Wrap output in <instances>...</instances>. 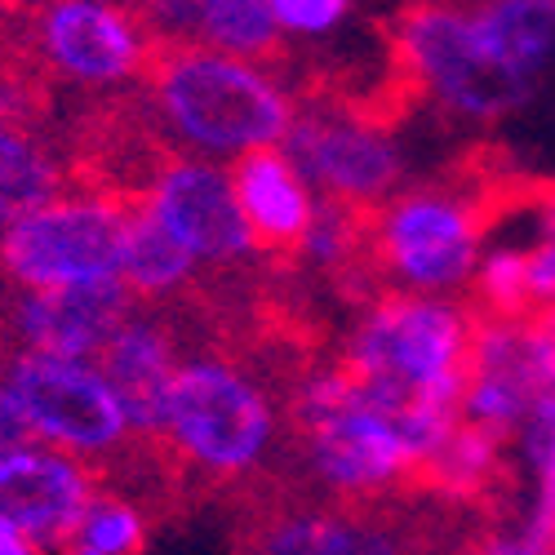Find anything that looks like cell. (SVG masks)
Returning <instances> with one entry per match:
<instances>
[{
  "mask_svg": "<svg viewBox=\"0 0 555 555\" xmlns=\"http://www.w3.org/2000/svg\"><path fill=\"white\" fill-rule=\"evenodd\" d=\"M156 99L169 125L209 152H262L289 133V103L262 72L214 50H173L156 67Z\"/></svg>",
  "mask_w": 555,
  "mask_h": 555,
  "instance_id": "6da1fadb",
  "label": "cell"
},
{
  "mask_svg": "<svg viewBox=\"0 0 555 555\" xmlns=\"http://www.w3.org/2000/svg\"><path fill=\"white\" fill-rule=\"evenodd\" d=\"M267 396L218 360L178 364L165 404V431L201 467L236 476L249 472L271 444Z\"/></svg>",
  "mask_w": 555,
  "mask_h": 555,
  "instance_id": "7a4b0ae2",
  "label": "cell"
},
{
  "mask_svg": "<svg viewBox=\"0 0 555 555\" xmlns=\"http://www.w3.org/2000/svg\"><path fill=\"white\" fill-rule=\"evenodd\" d=\"M125 209L103 201H50L10 222L0 236V262L14 281L36 289L112 281L120 275Z\"/></svg>",
  "mask_w": 555,
  "mask_h": 555,
  "instance_id": "3957f363",
  "label": "cell"
},
{
  "mask_svg": "<svg viewBox=\"0 0 555 555\" xmlns=\"http://www.w3.org/2000/svg\"><path fill=\"white\" fill-rule=\"evenodd\" d=\"M404 50L436 94L467 116L512 112L538 80L493 50L476 10H413L404 23Z\"/></svg>",
  "mask_w": 555,
  "mask_h": 555,
  "instance_id": "277c9868",
  "label": "cell"
},
{
  "mask_svg": "<svg viewBox=\"0 0 555 555\" xmlns=\"http://www.w3.org/2000/svg\"><path fill=\"white\" fill-rule=\"evenodd\" d=\"M302 427H307L320 476L347 493L378 489V485H387L413 467V453H409L404 436L383 418V409L347 374L325 378L307 391Z\"/></svg>",
  "mask_w": 555,
  "mask_h": 555,
  "instance_id": "5b68a950",
  "label": "cell"
},
{
  "mask_svg": "<svg viewBox=\"0 0 555 555\" xmlns=\"http://www.w3.org/2000/svg\"><path fill=\"white\" fill-rule=\"evenodd\" d=\"M10 396L27 413L31 436L63 449H112L129 423L94 364L23 351L10 364Z\"/></svg>",
  "mask_w": 555,
  "mask_h": 555,
  "instance_id": "8992f818",
  "label": "cell"
},
{
  "mask_svg": "<svg viewBox=\"0 0 555 555\" xmlns=\"http://www.w3.org/2000/svg\"><path fill=\"white\" fill-rule=\"evenodd\" d=\"M476 218L453 196H404L383 222V254L400 281L418 289H449L476 267Z\"/></svg>",
  "mask_w": 555,
  "mask_h": 555,
  "instance_id": "52a82bcc",
  "label": "cell"
},
{
  "mask_svg": "<svg viewBox=\"0 0 555 555\" xmlns=\"http://www.w3.org/2000/svg\"><path fill=\"white\" fill-rule=\"evenodd\" d=\"M285 138L294 147V169L315 178L320 188L334 192L343 205L378 201L400 178L396 147L378 129H369L360 120L302 116V120H289Z\"/></svg>",
  "mask_w": 555,
  "mask_h": 555,
  "instance_id": "ba28073f",
  "label": "cell"
},
{
  "mask_svg": "<svg viewBox=\"0 0 555 555\" xmlns=\"http://www.w3.org/2000/svg\"><path fill=\"white\" fill-rule=\"evenodd\" d=\"M152 214L173 231V241L201 262H227L241 258L254 241L236 205L231 173L214 169L205 160L169 165L156 178Z\"/></svg>",
  "mask_w": 555,
  "mask_h": 555,
  "instance_id": "9c48e42d",
  "label": "cell"
},
{
  "mask_svg": "<svg viewBox=\"0 0 555 555\" xmlns=\"http://www.w3.org/2000/svg\"><path fill=\"white\" fill-rule=\"evenodd\" d=\"M129 285L120 275L112 281H85V285H59V289H36L23 302V338L40 356L59 360H89L99 356L129 320Z\"/></svg>",
  "mask_w": 555,
  "mask_h": 555,
  "instance_id": "30bf717a",
  "label": "cell"
},
{
  "mask_svg": "<svg viewBox=\"0 0 555 555\" xmlns=\"http://www.w3.org/2000/svg\"><path fill=\"white\" fill-rule=\"evenodd\" d=\"M89 506V480L67 457L23 449L0 462V529L18 538H54L76 525Z\"/></svg>",
  "mask_w": 555,
  "mask_h": 555,
  "instance_id": "8fae6325",
  "label": "cell"
},
{
  "mask_svg": "<svg viewBox=\"0 0 555 555\" xmlns=\"http://www.w3.org/2000/svg\"><path fill=\"white\" fill-rule=\"evenodd\" d=\"M40 36L54 67L76 80H120L138 63V31L112 5H89V0L54 5L40 18Z\"/></svg>",
  "mask_w": 555,
  "mask_h": 555,
  "instance_id": "7c38bea8",
  "label": "cell"
},
{
  "mask_svg": "<svg viewBox=\"0 0 555 555\" xmlns=\"http://www.w3.org/2000/svg\"><path fill=\"white\" fill-rule=\"evenodd\" d=\"M231 188H236V205L249 227V241L258 245H302L307 241L315 209L307 196V178L294 169L289 156H281L275 147L241 156L236 173H231Z\"/></svg>",
  "mask_w": 555,
  "mask_h": 555,
  "instance_id": "4fadbf2b",
  "label": "cell"
},
{
  "mask_svg": "<svg viewBox=\"0 0 555 555\" xmlns=\"http://www.w3.org/2000/svg\"><path fill=\"white\" fill-rule=\"evenodd\" d=\"M94 369L112 387L129 427L165 431V404L178 364L169 360V343L160 338V330L143 325V320H125L120 334L99 351Z\"/></svg>",
  "mask_w": 555,
  "mask_h": 555,
  "instance_id": "5bb4252c",
  "label": "cell"
},
{
  "mask_svg": "<svg viewBox=\"0 0 555 555\" xmlns=\"http://www.w3.org/2000/svg\"><path fill=\"white\" fill-rule=\"evenodd\" d=\"M192 254L173 241V231L143 209H125V241H120V281L129 294H169L192 275Z\"/></svg>",
  "mask_w": 555,
  "mask_h": 555,
  "instance_id": "9a60e30c",
  "label": "cell"
},
{
  "mask_svg": "<svg viewBox=\"0 0 555 555\" xmlns=\"http://www.w3.org/2000/svg\"><path fill=\"white\" fill-rule=\"evenodd\" d=\"M476 23L489 36L493 50L529 76H538L542 63L555 54V5H546V0H502V5H485V10H476Z\"/></svg>",
  "mask_w": 555,
  "mask_h": 555,
  "instance_id": "2e32d148",
  "label": "cell"
},
{
  "mask_svg": "<svg viewBox=\"0 0 555 555\" xmlns=\"http://www.w3.org/2000/svg\"><path fill=\"white\" fill-rule=\"evenodd\" d=\"M258 555H391L387 538L338 516H285L258 533Z\"/></svg>",
  "mask_w": 555,
  "mask_h": 555,
  "instance_id": "e0dca14e",
  "label": "cell"
},
{
  "mask_svg": "<svg viewBox=\"0 0 555 555\" xmlns=\"http://www.w3.org/2000/svg\"><path fill=\"white\" fill-rule=\"evenodd\" d=\"M59 169L31 138L0 125V227L27 218L31 209H44L54 201Z\"/></svg>",
  "mask_w": 555,
  "mask_h": 555,
  "instance_id": "ac0fdd59",
  "label": "cell"
},
{
  "mask_svg": "<svg viewBox=\"0 0 555 555\" xmlns=\"http://www.w3.org/2000/svg\"><path fill=\"white\" fill-rule=\"evenodd\" d=\"M196 31L214 44V54H271L281 27L271 18L267 0H209V5H192Z\"/></svg>",
  "mask_w": 555,
  "mask_h": 555,
  "instance_id": "d6986e66",
  "label": "cell"
},
{
  "mask_svg": "<svg viewBox=\"0 0 555 555\" xmlns=\"http://www.w3.org/2000/svg\"><path fill=\"white\" fill-rule=\"evenodd\" d=\"M147 525L120 498H89L76 525L63 533V555H143Z\"/></svg>",
  "mask_w": 555,
  "mask_h": 555,
  "instance_id": "ffe728a7",
  "label": "cell"
},
{
  "mask_svg": "<svg viewBox=\"0 0 555 555\" xmlns=\"http://www.w3.org/2000/svg\"><path fill=\"white\" fill-rule=\"evenodd\" d=\"M529 449H533V467H538V485H542L538 529L529 538L551 551L555 546V387L529 413Z\"/></svg>",
  "mask_w": 555,
  "mask_h": 555,
  "instance_id": "44dd1931",
  "label": "cell"
},
{
  "mask_svg": "<svg viewBox=\"0 0 555 555\" xmlns=\"http://www.w3.org/2000/svg\"><path fill=\"white\" fill-rule=\"evenodd\" d=\"M275 27L285 31H302V36H325L347 18L343 0H267Z\"/></svg>",
  "mask_w": 555,
  "mask_h": 555,
  "instance_id": "7402d4cb",
  "label": "cell"
},
{
  "mask_svg": "<svg viewBox=\"0 0 555 555\" xmlns=\"http://www.w3.org/2000/svg\"><path fill=\"white\" fill-rule=\"evenodd\" d=\"M31 423H27V413L18 409V400L10 396V387L0 383V462L31 449Z\"/></svg>",
  "mask_w": 555,
  "mask_h": 555,
  "instance_id": "603a6c76",
  "label": "cell"
},
{
  "mask_svg": "<svg viewBox=\"0 0 555 555\" xmlns=\"http://www.w3.org/2000/svg\"><path fill=\"white\" fill-rule=\"evenodd\" d=\"M485 555H551V551L538 546L533 538H498L485 546Z\"/></svg>",
  "mask_w": 555,
  "mask_h": 555,
  "instance_id": "cb8c5ba5",
  "label": "cell"
},
{
  "mask_svg": "<svg viewBox=\"0 0 555 555\" xmlns=\"http://www.w3.org/2000/svg\"><path fill=\"white\" fill-rule=\"evenodd\" d=\"M0 555H31V546H27V538L0 529Z\"/></svg>",
  "mask_w": 555,
  "mask_h": 555,
  "instance_id": "d4e9b609",
  "label": "cell"
}]
</instances>
